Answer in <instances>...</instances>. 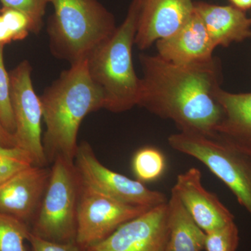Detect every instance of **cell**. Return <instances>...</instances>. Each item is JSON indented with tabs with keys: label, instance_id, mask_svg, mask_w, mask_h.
Instances as JSON below:
<instances>
[{
	"label": "cell",
	"instance_id": "cell-6",
	"mask_svg": "<svg viewBox=\"0 0 251 251\" xmlns=\"http://www.w3.org/2000/svg\"><path fill=\"white\" fill-rule=\"evenodd\" d=\"M170 146L203 163L233 193L251 216V156L221 139L183 133L168 138Z\"/></svg>",
	"mask_w": 251,
	"mask_h": 251
},
{
	"label": "cell",
	"instance_id": "cell-7",
	"mask_svg": "<svg viewBox=\"0 0 251 251\" xmlns=\"http://www.w3.org/2000/svg\"><path fill=\"white\" fill-rule=\"evenodd\" d=\"M150 209L120 202L96 191L81 180L75 242L87 249Z\"/></svg>",
	"mask_w": 251,
	"mask_h": 251
},
{
	"label": "cell",
	"instance_id": "cell-11",
	"mask_svg": "<svg viewBox=\"0 0 251 251\" xmlns=\"http://www.w3.org/2000/svg\"><path fill=\"white\" fill-rule=\"evenodd\" d=\"M50 169L31 166L0 184V214L12 216L31 227L49 184Z\"/></svg>",
	"mask_w": 251,
	"mask_h": 251
},
{
	"label": "cell",
	"instance_id": "cell-3",
	"mask_svg": "<svg viewBox=\"0 0 251 251\" xmlns=\"http://www.w3.org/2000/svg\"><path fill=\"white\" fill-rule=\"evenodd\" d=\"M142 0H132L124 22L86 57L87 71L101 91L104 109L125 112L138 105L140 78L136 75L132 49L141 10Z\"/></svg>",
	"mask_w": 251,
	"mask_h": 251
},
{
	"label": "cell",
	"instance_id": "cell-28",
	"mask_svg": "<svg viewBox=\"0 0 251 251\" xmlns=\"http://www.w3.org/2000/svg\"><path fill=\"white\" fill-rule=\"evenodd\" d=\"M229 1L232 3V6L242 11L251 9V0H229Z\"/></svg>",
	"mask_w": 251,
	"mask_h": 251
},
{
	"label": "cell",
	"instance_id": "cell-15",
	"mask_svg": "<svg viewBox=\"0 0 251 251\" xmlns=\"http://www.w3.org/2000/svg\"><path fill=\"white\" fill-rule=\"evenodd\" d=\"M195 12L202 21L215 47H227L251 36V18L234 6L195 2Z\"/></svg>",
	"mask_w": 251,
	"mask_h": 251
},
{
	"label": "cell",
	"instance_id": "cell-12",
	"mask_svg": "<svg viewBox=\"0 0 251 251\" xmlns=\"http://www.w3.org/2000/svg\"><path fill=\"white\" fill-rule=\"evenodd\" d=\"M193 221L205 232L210 233L234 222V216L214 193L202 184V174L192 168L178 175L173 188Z\"/></svg>",
	"mask_w": 251,
	"mask_h": 251
},
{
	"label": "cell",
	"instance_id": "cell-18",
	"mask_svg": "<svg viewBox=\"0 0 251 251\" xmlns=\"http://www.w3.org/2000/svg\"><path fill=\"white\" fill-rule=\"evenodd\" d=\"M30 227L23 221L0 214V251H26Z\"/></svg>",
	"mask_w": 251,
	"mask_h": 251
},
{
	"label": "cell",
	"instance_id": "cell-14",
	"mask_svg": "<svg viewBox=\"0 0 251 251\" xmlns=\"http://www.w3.org/2000/svg\"><path fill=\"white\" fill-rule=\"evenodd\" d=\"M156 47L160 57L176 65L202 66L215 62L213 52L216 47L195 9L179 31L157 41Z\"/></svg>",
	"mask_w": 251,
	"mask_h": 251
},
{
	"label": "cell",
	"instance_id": "cell-8",
	"mask_svg": "<svg viewBox=\"0 0 251 251\" xmlns=\"http://www.w3.org/2000/svg\"><path fill=\"white\" fill-rule=\"evenodd\" d=\"M32 68L27 60L23 61L9 73L11 98L14 112V138L16 146L27 151L34 166H47L43 147L41 121L42 105L34 91L31 80Z\"/></svg>",
	"mask_w": 251,
	"mask_h": 251
},
{
	"label": "cell",
	"instance_id": "cell-24",
	"mask_svg": "<svg viewBox=\"0 0 251 251\" xmlns=\"http://www.w3.org/2000/svg\"><path fill=\"white\" fill-rule=\"evenodd\" d=\"M0 14L5 24L14 35L15 41L23 40L31 32L30 21L21 11L1 6Z\"/></svg>",
	"mask_w": 251,
	"mask_h": 251
},
{
	"label": "cell",
	"instance_id": "cell-22",
	"mask_svg": "<svg viewBox=\"0 0 251 251\" xmlns=\"http://www.w3.org/2000/svg\"><path fill=\"white\" fill-rule=\"evenodd\" d=\"M49 0H0L2 7L18 10L27 16L31 25V33L38 34L43 25Z\"/></svg>",
	"mask_w": 251,
	"mask_h": 251
},
{
	"label": "cell",
	"instance_id": "cell-17",
	"mask_svg": "<svg viewBox=\"0 0 251 251\" xmlns=\"http://www.w3.org/2000/svg\"><path fill=\"white\" fill-rule=\"evenodd\" d=\"M168 237L164 251H202L206 233L196 224L173 190L167 202Z\"/></svg>",
	"mask_w": 251,
	"mask_h": 251
},
{
	"label": "cell",
	"instance_id": "cell-16",
	"mask_svg": "<svg viewBox=\"0 0 251 251\" xmlns=\"http://www.w3.org/2000/svg\"><path fill=\"white\" fill-rule=\"evenodd\" d=\"M216 97L223 117L215 135L251 156V92L231 93L219 87Z\"/></svg>",
	"mask_w": 251,
	"mask_h": 251
},
{
	"label": "cell",
	"instance_id": "cell-4",
	"mask_svg": "<svg viewBox=\"0 0 251 251\" xmlns=\"http://www.w3.org/2000/svg\"><path fill=\"white\" fill-rule=\"evenodd\" d=\"M54 13L48 33L52 54L71 64L89 54L116 29L115 18L98 0H49Z\"/></svg>",
	"mask_w": 251,
	"mask_h": 251
},
{
	"label": "cell",
	"instance_id": "cell-10",
	"mask_svg": "<svg viewBox=\"0 0 251 251\" xmlns=\"http://www.w3.org/2000/svg\"><path fill=\"white\" fill-rule=\"evenodd\" d=\"M168 230L166 203L122 225L87 251H164Z\"/></svg>",
	"mask_w": 251,
	"mask_h": 251
},
{
	"label": "cell",
	"instance_id": "cell-26",
	"mask_svg": "<svg viewBox=\"0 0 251 251\" xmlns=\"http://www.w3.org/2000/svg\"><path fill=\"white\" fill-rule=\"evenodd\" d=\"M0 147H4V148L17 147L14 135H11L6 130L1 120H0Z\"/></svg>",
	"mask_w": 251,
	"mask_h": 251
},
{
	"label": "cell",
	"instance_id": "cell-25",
	"mask_svg": "<svg viewBox=\"0 0 251 251\" xmlns=\"http://www.w3.org/2000/svg\"><path fill=\"white\" fill-rule=\"evenodd\" d=\"M31 251H87L76 242L59 243L46 240L30 232L28 239Z\"/></svg>",
	"mask_w": 251,
	"mask_h": 251
},
{
	"label": "cell",
	"instance_id": "cell-21",
	"mask_svg": "<svg viewBox=\"0 0 251 251\" xmlns=\"http://www.w3.org/2000/svg\"><path fill=\"white\" fill-rule=\"evenodd\" d=\"M31 166L34 163L27 151L18 147H0V184Z\"/></svg>",
	"mask_w": 251,
	"mask_h": 251
},
{
	"label": "cell",
	"instance_id": "cell-27",
	"mask_svg": "<svg viewBox=\"0 0 251 251\" xmlns=\"http://www.w3.org/2000/svg\"><path fill=\"white\" fill-rule=\"evenodd\" d=\"M14 41V35L5 24L4 19L0 14V44L5 46Z\"/></svg>",
	"mask_w": 251,
	"mask_h": 251
},
{
	"label": "cell",
	"instance_id": "cell-5",
	"mask_svg": "<svg viewBox=\"0 0 251 251\" xmlns=\"http://www.w3.org/2000/svg\"><path fill=\"white\" fill-rule=\"evenodd\" d=\"M80 186L74 161L57 156L51 167L40 208L31 224V233L51 242H75Z\"/></svg>",
	"mask_w": 251,
	"mask_h": 251
},
{
	"label": "cell",
	"instance_id": "cell-2",
	"mask_svg": "<svg viewBox=\"0 0 251 251\" xmlns=\"http://www.w3.org/2000/svg\"><path fill=\"white\" fill-rule=\"evenodd\" d=\"M46 129L42 138L48 163L57 156L74 161L77 134L90 112L104 108L101 91L92 80L86 60L71 64L40 97Z\"/></svg>",
	"mask_w": 251,
	"mask_h": 251
},
{
	"label": "cell",
	"instance_id": "cell-9",
	"mask_svg": "<svg viewBox=\"0 0 251 251\" xmlns=\"http://www.w3.org/2000/svg\"><path fill=\"white\" fill-rule=\"evenodd\" d=\"M74 163L82 182L120 202L151 208L168 202L163 193L104 166L87 142L78 145Z\"/></svg>",
	"mask_w": 251,
	"mask_h": 251
},
{
	"label": "cell",
	"instance_id": "cell-29",
	"mask_svg": "<svg viewBox=\"0 0 251 251\" xmlns=\"http://www.w3.org/2000/svg\"><path fill=\"white\" fill-rule=\"evenodd\" d=\"M1 4H0V11H1Z\"/></svg>",
	"mask_w": 251,
	"mask_h": 251
},
{
	"label": "cell",
	"instance_id": "cell-19",
	"mask_svg": "<svg viewBox=\"0 0 251 251\" xmlns=\"http://www.w3.org/2000/svg\"><path fill=\"white\" fill-rule=\"evenodd\" d=\"M166 167L163 153L153 148H144L135 153L133 170L138 181H153L159 177Z\"/></svg>",
	"mask_w": 251,
	"mask_h": 251
},
{
	"label": "cell",
	"instance_id": "cell-20",
	"mask_svg": "<svg viewBox=\"0 0 251 251\" xmlns=\"http://www.w3.org/2000/svg\"><path fill=\"white\" fill-rule=\"evenodd\" d=\"M4 46L0 44V120L6 130L14 135L16 125L11 104L9 74L4 65Z\"/></svg>",
	"mask_w": 251,
	"mask_h": 251
},
{
	"label": "cell",
	"instance_id": "cell-1",
	"mask_svg": "<svg viewBox=\"0 0 251 251\" xmlns=\"http://www.w3.org/2000/svg\"><path fill=\"white\" fill-rule=\"evenodd\" d=\"M143 71L138 105L175 122L180 132L214 136L223 110L216 62L176 65L157 55L140 54Z\"/></svg>",
	"mask_w": 251,
	"mask_h": 251
},
{
	"label": "cell",
	"instance_id": "cell-13",
	"mask_svg": "<svg viewBox=\"0 0 251 251\" xmlns=\"http://www.w3.org/2000/svg\"><path fill=\"white\" fill-rule=\"evenodd\" d=\"M194 0H142L135 45L144 50L179 31L194 13Z\"/></svg>",
	"mask_w": 251,
	"mask_h": 251
},
{
	"label": "cell",
	"instance_id": "cell-23",
	"mask_svg": "<svg viewBox=\"0 0 251 251\" xmlns=\"http://www.w3.org/2000/svg\"><path fill=\"white\" fill-rule=\"evenodd\" d=\"M239 244V231L235 222L222 228L206 234V251H237Z\"/></svg>",
	"mask_w": 251,
	"mask_h": 251
}]
</instances>
